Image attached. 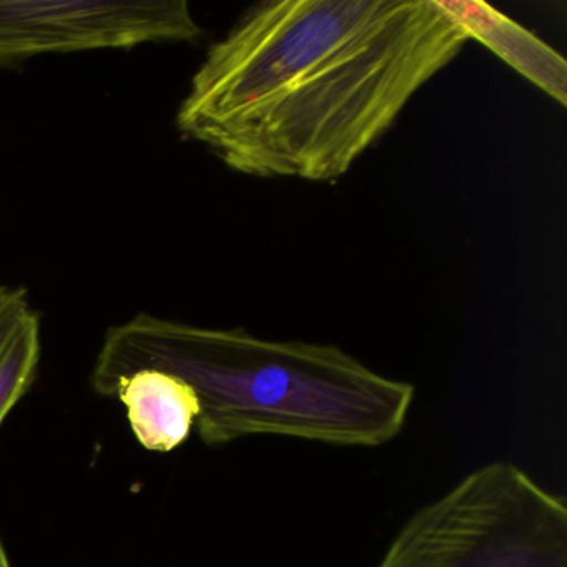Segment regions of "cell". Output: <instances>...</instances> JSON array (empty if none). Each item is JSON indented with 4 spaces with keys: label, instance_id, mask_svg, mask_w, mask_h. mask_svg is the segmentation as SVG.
<instances>
[{
    "label": "cell",
    "instance_id": "8992f818",
    "mask_svg": "<svg viewBox=\"0 0 567 567\" xmlns=\"http://www.w3.org/2000/svg\"><path fill=\"white\" fill-rule=\"evenodd\" d=\"M112 398L127 410L138 443L157 453L181 446L200 413L194 388L165 371L141 370L121 378Z\"/></svg>",
    "mask_w": 567,
    "mask_h": 567
},
{
    "label": "cell",
    "instance_id": "6da1fadb",
    "mask_svg": "<svg viewBox=\"0 0 567 567\" xmlns=\"http://www.w3.org/2000/svg\"><path fill=\"white\" fill-rule=\"evenodd\" d=\"M467 42L437 0H270L208 49L175 122L238 174L338 181Z\"/></svg>",
    "mask_w": 567,
    "mask_h": 567
},
{
    "label": "cell",
    "instance_id": "52a82bcc",
    "mask_svg": "<svg viewBox=\"0 0 567 567\" xmlns=\"http://www.w3.org/2000/svg\"><path fill=\"white\" fill-rule=\"evenodd\" d=\"M41 354V318L35 313L0 357V424L34 383Z\"/></svg>",
    "mask_w": 567,
    "mask_h": 567
},
{
    "label": "cell",
    "instance_id": "3957f363",
    "mask_svg": "<svg viewBox=\"0 0 567 567\" xmlns=\"http://www.w3.org/2000/svg\"><path fill=\"white\" fill-rule=\"evenodd\" d=\"M378 567H567L566 503L514 464H486L414 514Z\"/></svg>",
    "mask_w": 567,
    "mask_h": 567
},
{
    "label": "cell",
    "instance_id": "ba28073f",
    "mask_svg": "<svg viewBox=\"0 0 567 567\" xmlns=\"http://www.w3.org/2000/svg\"><path fill=\"white\" fill-rule=\"evenodd\" d=\"M35 313L24 288L0 285V357Z\"/></svg>",
    "mask_w": 567,
    "mask_h": 567
},
{
    "label": "cell",
    "instance_id": "7a4b0ae2",
    "mask_svg": "<svg viewBox=\"0 0 567 567\" xmlns=\"http://www.w3.org/2000/svg\"><path fill=\"white\" fill-rule=\"evenodd\" d=\"M158 370L182 378L200 403L208 446L271 434L338 446H381L400 434L413 384L383 377L334 344L264 340L247 330L135 315L109 328L92 388L112 398L121 378Z\"/></svg>",
    "mask_w": 567,
    "mask_h": 567
},
{
    "label": "cell",
    "instance_id": "277c9868",
    "mask_svg": "<svg viewBox=\"0 0 567 567\" xmlns=\"http://www.w3.org/2000/svg\"><path fill=\"white\" fill-rule=\"evenodd\" d=\"M187 0H0V69L49 54L197 41Z\"/></svg>",
    "mask_w": 567,
    "mask_h": 567
},
{
    "label": "cell",
    "instance_id": "9c48e42d",
    "mask_svg": "<svg viewBox=\"0 0 567 567\" xmlns=\"http://www.w3.org/2000/svg\"><path fill=\"white\" fill-rule=\"evenodd\" d=\"M0 567H11L9 564L8 554H6L4 544L0 540Z\"/></svg>",
    "mask_w": 567,
    "mask_h": 567
},
{
    "label": "cell",
    "instance_id": "5b68a950",
    "mask_svg": "<svg viewBox=\"0 0 567 567\" xmlns=\"http://www.w3.org/2000/svg\"><path fill=\"white\" fill-rule=\"evenodd\" d=\"M460 24L470 41L486 45L509 68L553 97L567 105V62L559 52L540 41L503 12L481 0H437Z\"/></svg>",
    "mask_w": 567,
    "mask_h": 567
}]
</instances>
